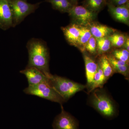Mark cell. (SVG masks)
I'll use <instances>...</instances> for the list:
<instances>
[{"label":"cell","mask_w":129,"mask_h":129,"mask_svg":"<svg viewBox=\"0 0 129 129\" xmlns=\"http://www.w3.org/2000/svg\"><path fill=\"white\" fill-rule=\"evenodd\" d=\"M68 13L75 24L79 26H88L96 18L97 13L91 11L83 6L75 5Z\"/></svg>","instance_id":"8992f818"},{"label":"cell","mask_w":129,"mask_h":129,"mask_svg":"<svg viewBox=\"0 0 129 129\" xmlns=\"http://www.w3.org/2000/svg\"><path fill=\"white\" fill-rule=\"evenodd\" d=\"M92 36L96 39L108 37L116 32V30L107 25L92 22L88 26Z\"/></svg>","instance_id":"7c38bea8"},{"label":"cell","mask_w":129,"mask_h":129,"mask_svg":"<svg viewBox=\"0 0 129 129\" xmlns=\"http://www.w3.org/2000/svg\"><path fill=\"white\" fill-rule=\"evenodd\" d=\"M81 32L76 47L82 51H84V47L92 35L87 26H80Z\"/></svg>","instance_id":"2e32d148"},{"label":"cell","mask_w":129,"mask_h":129,"mask_svg":"<svg viewBox=\"0 0 129 129\" xmlns=\"http://www.w3.org/2000/svg\"><path fill=\"white\" fill-rule=\"evenodd\" d=\"M98 63L107 80L114 73L112 65L109 61L107 56L103 54L100 58Z\"/></svg>","instance_id":"e0dca14e"},{"label":"cell","mask_w":129,"mask_h":129,"mask_svg":"<svg viewBox=\"0 0 129 129\" xmlns=\"http://www.w3.org/2000/svg\"><path fill=\"white\" fill-rule=\"evenodd\" d=\"M13 26L12 13L9 0H0V28L6 30Z\"/></svg>","instance_id":"9c48e42d"},{"label":"cell","mask_w":129,"mask_h":129,"mask_svg":"<svg viewBox=\"0 0 129 129\" xmlns=\"http://www.w3.org/2000/svg\"><path fill=\"white\" fill-rule=\"evenodd\" d=\"M23 91L27 94L36 96L61 104L65 101L50 85L47 84L29 85Z\"/></svg>","instance_id":"277c9868"},{"label":"cell","mask_w":129,"mask_h":129,"mask_svg":"<svg viewBox=\"0 0 129 129\" xmlns=\"http://www.w3.org/2000/svg\"><path fill=\"white\" fill-rule=\"evenodd\" d=\"M20 73L27 79L29 85L45 84L50 85L49 79L42 72L34 67H26Z\"/></svg>","instance_id":"ba28073f"},{"label":"cell","mask_w":129,"mask_h":129,"mask_svg":"<svg viewBox=\"0 0 129 129\" xmlns=\"http://www.w3.org/2000/svg\"><path fill=\"white\" fill-rule=\"evenodd\" d=\"M96 40L98 53L103 54L110 50L112 45L108 37H103Z\"/></svg>","instance_id":"ffe728a7"},{"label":"cell","mask_w":129,"mask_h":129,"mask_svg":"<svg viewBox=\"0 0 129 129\" xmlns=\"http://www.w3.org/2000/svg\"><path fill=\"white\" fill-rule=\"evenodd\" d=\"M61 29L68 42L76 47L80 35V26L72 23L66 27H62Z\"/></svg>","instance_id":"8fae6325"},{"label":"cell","mask_w":129,"mask_h":129,"mask_svg":"<svg viewBox=\"0 0 129 129\" xmlns=\"http://www.w3.org/2000/svg\"><path fill=\"white\" fill-rule=\"evenodd\" d=\"M70 1L72 3L74 6H75L77 5L78 2L79 0H70Z\"/></svg>","instance_id":"484cf974"},{"label":"cell","mask_w":129,"mask_h":129,"mask_svg":"<svg viewBox=\"0 0 129 129\" xmlns=\"http://www.w3.org/2000/svg\"><path fill=\"white\" fill-rule=\"evenodd\" d=\"M129 0H107V3L114 6H123L129 4Z\"/></svg>","instance_id":"cb8c5ba5"},{"label":"cell","mask_w":129,"mask_h":129,"mask_svg":"<svg viewBox=\"0 0 129 129\" xmlns=\"http://www.w3.org/2000/svg\"><path fill=\"white\" fill-rule=\"evenodd\" d=\"M125 49L127 50L128 51H129V37H126V40H125V42L124 45Z\"/></svg>","instance_id":"d4e9b609"},{"label":"cell","mask_w":129,"mask_h":129,"mask_svg":"<svg viewBox=\"0 0 129 129\" xmlns=\"http://www.w3.org/2000/svg\"><path fill=\"white\" fill-rule=\"evenodd\" d=\"M28 53L27 67L39 70L49 79L51 74L49 70V52L46 43L43 40L32 38L26 45Z\"/></svg>","instance_id":"6da1fadb"},{"label":"cell","mask_w":129,"mask_h":129,"mask_svg":"<svg viewBox=\"0 0 129 129\" xmlns=\"http://www.w3.org/2000/svg\"><path fill=\"white\" fill-rule=\"evenodd\" d=\"M112 55L118 60L128 63L129 52L125 49H116L113 51Z\"/></svg>","instance_id":"44dd1931"},{"label":"cell","mask_w":129,"mask_h":129,"mask_svg":"<svg viewBox=\"0 0 129 129\" xmlns=\"http://www.w3.org/2000/svg\"><path fill=\"white\" fill-rule=\"evenodd\" d=\"M106 1H107V0H106Z\"/></svg>","instance_id":"4316f807"},{"label":"cell","mask_w":129,"mask_h":129,"mask_svg":"<svg viewBox=\"0 0 129 129\" xmlns=\"http://www.w3.org/2000/svg\"><path fill=\"white\" fill-rule=\"evenodd\" d=\"M112 67L114 72L115 73H119L126 77L128 75L129 66L128 64Z\"/></svg>","instance_id":"603a6c76"},{"label":"cell","mask_w":129,"mask_h":129,"mask_svg":"<svg viewBox=\"0 0 129 129\" xmlns=\"http://www.w3.org/2000/svg\"><path fill=\"white\" fill-rule=\"evenodd\" d=\"M84 58L87 83L88 85L91 86L94 76L97 70L98 63H96L89 56L86 54L84 55Z\"/></svg>","instance_id":"4fadbf2b"},{"label":"cell","mask_w":129,"mask_h":129,"mask_svg":"<svg viewBox=\"0 0 129 129\" xmlns=\"http://www.w3.org/2000/svg\"><path fill=\"white\" fill-rule=\"evenodd\" d=\"M106 80L103 72L98 63L97 70L94 76L93 81L90 86L91 90L101 87Z\"/></svg>","instance_id":"ac0fdd59"},{"label":"cell","mask_w":129,"mask_h":129,"mask_svg":"<svg viewBox=\"0 0 129 129\" xmlns=\"http://www.w3.org/2000/svg\"><path fill=\"white\" fill-rule=\"evenodd\" d=\"M85 50L90 53L94 55L97 52V40L94 37L92 36L86 44L84 47Z\"/></svg>","instance_id":"7402d4cb"},{"label":"cell","mask_w":129,"mask_h":129,"mask_svg":"<svg viewBox=\"0 0 129 129\" xmlns=\"http://www.w3.org/2000/svg\"><path fill=\"white\" fill-rule=\"evenodd\" d=\"M61 112L54 119L53 129H78V124L76 119L64 111L61 105Z\"/></svg>","instance_id":"52a82bcc"},{"label":"cell","mask_w":129,"mask_h":129,"mask_svg":"<svg viewBox=\"0 0 129 129\" xmlns=\"http://www.w3.org/2000/svg\"><path fill=\"white\" fill-rule=\"evenodd\" d=\"M107 4L106 0H84L83 6L91 11L98 13Z\"/></svg>","instance_id":"9a60e30c"},{"label":"cell","mask_w":129,"mask_h":129,"mask_svg":"<svg viewBox=\"0 0 129 129\" xmlns=\"http://www.w3.org/2000/svg\"><path fill=\"white\" fill-rule=\"evenodd\" d=\"M91 103L97 111L104 117L111 118L115 115L116 111L113 103L106 94L95 92L92 95Z\"/></svg>","instance_id":"5b68a950"},{"label":"cell","mask_w":129,"mask_h":129,"mask_svg":"<svg viewBox=\"0 0 129 129\" xmlns=\"http://www.w3.org/2000/svg\"><path fill=\"white\" fill-rule=\"evenodd\" d=\"M108 11L116 21L129 25V7L128 5L114 6L107 3Z\"/></svg>","instance_id":"30bf717a"},{"label":"cell","mask_w":129,"mask_h":129,"mask_svg":"<svg viewBox=\"0 0 129 129\" xmlns=\"http://www.w3.org/2000/svg\"></svg>","instance_id":"83f0119b"},{"label":"cell","mask_w":129,"mask_h":129,"mask_svg":"<svg viewBox=\"0 0 129 129\" xmlns=\"http://www.w3.org/2000/svg\"><path fill=\"white\" fill-rule=\"evenodd\" d=\"M51 5L53 9L62 13H68L73 6L70 0H45Z\"/></svg>","instance_id":"5bb4252c"},{"label":"cell","mask_w":129,"mask_h":129,"mask_svg":"<svg viewBox=\"0 0 129 129\" xmlns=\"http://www.w3.org/2000/svg\"><path fill=\"white\" fill-rule=\"evenodd\" d=\"M49 80L51 86L64 101L77 92L83 90L86 87L85 85L57 75H52Z\"/></svg>","instance_id":"7a4b0ae2"},{"label":"cell","mask_w":129,"mask_h":129,"mask_svg":"<svg viewBox=\"0 0 129 129\" xmlns=\"http://www.w3.org/2000/svg\"><path fill=\"white\" fill-rule=\"evenodd\" d=\"M112 46L115 47H120L123 46L126 37L124 35L114 32L108 36Z\"/></svg>","instance_id":"d6986e66"},{"label":"cell","mask_w":129,"mask_h":129,"mask_svg":"<svg viewBox=\"0 0 129 129\" xmlns=\"http://www.w3.org/2000/svg\"><path fill=\"white\" fill-rule=\"evenodd\" d=\"M27 0H9L11 8L14 27L19 25L24 19L31 13H34L39 7L41 3L32 4Z\"/></svg>","instance_id":"3957f363"}]
</instances>
